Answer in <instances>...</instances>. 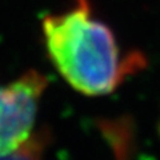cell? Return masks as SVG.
Returning a JSON list of instances; mask_svg holds the SVG:
<instances>
[{
    "mask_svg": "<svg viewBox=\"0 0 160 160\" xmlns=\"http://www.w3.org/2000/svg\"><path fill=\"white\" fill-rule=\"evenodd\" d=\"M46 87V78L36 71L0 84V160L27 151L40 142L33 128Z\"/></svg>",
    "mask_w": 160,
    "mask_h": 160,
    "instance_id": "obj_2",
    "label": "cell"
},
{
    "mask_svg": "<svg viewBox=\"0 0 160 160\" xmlns=\"http://www.w3.org/2000/svg\"><path fill=\"white\" fill-rule=\"evenodd\" d=\"M47 53L62 78L87 96H106L146 64L142 55H124L113 32L92 15L88 0L43 19Z\"/></svg>",
    "mask_w": 160,
    "mask_h": 160,
    "instance_id": "obj_1",
    "label": "cell"
}]
</instances>
